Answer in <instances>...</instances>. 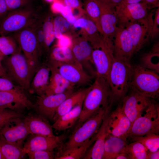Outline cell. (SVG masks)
Listing matches in <instances>:
<instances>
[{
    "mask_svg": "<svg viewBox=\"0 0 159 159\" xmlns=\"http://www.w3.org/2000/svg\"><path fill=\"white\" fill-rule=\"evenodd\" d=\"M83 101L80 115L75 129L103 107L112 101L109 83L104 77L96 76Z\"/></svg>",
    "mask_w": 159,
    "mask_h": 159,
    "instance_id": "cell-1",
    "label": "cell"
},
{
    "mask_svg": "<svg viewBox=\"0 0 159 159\" xmlns=\"http://www.w3.org/2000/svg\"><path fill=\"white\" fill-rule=\"evenodd\" d=\"M133 69L130 60L114 57L108 80L114 102L121 101L127 95L130 87Z\"/></svg>",
    "mask_w": 159,
    "mask_h": 159,
    "instance_id": "cell-2",
    "label": "cell"
},
{
    "mask_svg": "<svg viewBox=\"0 0 159 159\" xmlns=\"http://www.w3.org/2000/svg\"><path fill=\"white\" fill-rule=\"evenodd\" d=\"M112 104L102 107L74 130L68 140L58 148L57 152L79 146L89 140L98 131L108 108Z\"/></svg>",
    "mask_w": 159,
    "mask_h": 159,
    "instance_id": "cell-3",
    "label": "cell"
},
{
    "mask_svg": "<svg viewBox=\"0 0 159 159\" xmlns=\"http://www.w3.org/2000/svg\"><path fill=\"white\" fill-rule=\"evenodd\" d=\"M33 24L13 33V37L18 42L27 62L30 84L42 63L38 55L37 38Z\"/></svg>",
    "mask_w": 159,
    "mask_h": 159,
    "instance_id": "cell-4",
    "label": "cell"
},
{
    "mask_svg": "<svg viewBox=\"0 0 159 159\" xmlns=\"http://www.w3.org/2000/svg\"><path fill=\"white\" fill-rule=\"evenodd\" d=\"M130 88L155 100L159 96V75L141 65L133 66Z\"/></svg>",
    "mask_w": 159,
    "mask_h": 159,
    "instance_id": "cell-5",
    "label": "cell"
},
{
    "mask_svg": "<svg viewBox=\"0 0 159 159\" xmlns=\"http://www.w3.org/2000/svg\"><path fill=\"white\" fill-rule=\"evenodd\" d=\"M38 17L34 10L30 8L9 11L0 21V36L17 32L32 24Z\"/></svg>",
    "mask_w": 159,
    "mask_h": 159,
    "instance_id": "cell-6",
    "label": "cell"
},
{
    "mask_svg": "<svg viewBox=\"0 0 159 159\" xmlns=\"http://www.w3.org/2000/svg\"><path fill=\"white\" fill-rule=\"evenodd\" d=\"M1 62L10 79L28 91L30 85L29 68L24 54L20 52L6 56Z\"/></svg>",
    "mask_w": 159,
    "mask_h": 159,
    "instance_id": "cell-7",
    "label": "cell"
},
{
    "mask_svg": "<svg viewBox=\"0 0 159 159\" xmlns=\"http://www.w3.org/2000/svg\"><path fill=\"white\" fill-rule=\"evenodd\" d=\"M159 106L153 102L141 116L132 124L126 136L127 138L142 136L150 134H159Z\"/></svg>",
    "mask_w": 159,
    "mask_h": 159,
    "instance_id": "cell-8",
    "label": "cell"
},
{
    "mask_svg": "<svg viewBox=\"0 0 159 159\" xmlns=\"http://www.w3.org/2000/svg\"><path fill=\"white\" fill-rule=\"evenodd\" d=\"M92 56L96 69V76L103 77L108 82L110 71L114 59L112 40L103 37L100 45L93 49Z\"/></svg>",
    "mask_w": 159,
    "mask_h": 159,
    "instance_id": "cell-9",
    "label": "cell"
},
{
    "mask_svg": "<svg viewBox=\"0 0 159 159\" xmlns=\"http://www.w3.org/2000/svg\"><path fill=\"white\" fill-rule=\"evenodd\" d=\"M130 89V92L121 100L120 104L122 110L132 125L155 100L133 89Z\"/></svg>",
    "mask_w": 159,
    "mask_h": 159,
    "instance_id": "cell-10",
    "label": "cell"
},
{
    "mask_svg": "<svg viewBox=\"0 0 159 159\" xmlns=\"http://www.w3.org/2000/svg\"><path fill=\"white\" fill-rule=\"evenodd\" d=\"M75 92V90H72L59 94L37 96L33 109L38 115L53 120L59 106Z\"/></svg>",
    "mask_w": 159,
    "mask_h": 159,
    "instance_id": "cell-11",
    "label": "cell"
},
{
    "mask_svg": "<svg viewBox=\"0 0 159 159\" xmlns=\"http://www.w3.org/2000/svg\"><path fill=\"white\" fill-rule=\"evenodd\" d=\"M19 86L9 91H0V108L8 109L23 113L26 109H33L34 104Z\"/></svg>",
    "mask_w": 159,
    "mask_h": 159,
    "instance_id": "cell-12",
    "label": "cell"
},
{
    "mask_svg": "<svg viewBox=\"0 0 159 159\" xmlns=\"http://www.w3.org/2000/svg\"><path fill=\"white\" fill-rule=\"evenodd\" d=\"M117 27L125 28L128 24L143 19L149 10L143 2L132 4L120 3L115 7Z\"/></svg>",
    "mask_w": 159,
    "mask_h": 159,
    "instance_id": "cell-13",
    "label": "cell"
},
{
    "mask_svg": "<svg viewBox=\"0 0 159 159\" xmlns=\"http://www.w3.org/2000/svg\"><path fill=\"white\" fill-rule=\"evenodd\" d=\"M154 14L152 11L146 17L130 23L125 28L130 35L135 53L141 49L149 38Z\"/></svg>",
    "mask_w": 159,
    "mask_h": 159,
    "instance_id": "cell-14",
    "label": "cell"
},
{
    "mask_svg": "<svg viewBox=\"0 0 159 159\" xmlns=\"http://www.w3.org/2000/svg\"><path fill=\"white\" fill-rule=\"evenodd\" d=\"M70 46L74 56L84 71L95 77L96 71L92 66L94 65L92 56L93 49L90 43L83 37H76L72 40Z\"/></svg>",
    "mask_w": 159,
    "mask_h": 159,
    "instance_id": "cell-15",
    "label": "cell"
},
{
    "mask_svg": "<svg viewBox=\"0 0 159 159\" xmlns=\"http://www.w3.org/2000/svg\"><path fill=\"white\" fill-rule=\"evenodd\" d=\"M46 63L49 66L56 68L60 74L75 87L90 86L95 78L87 74L82 67L69 64Z\"/></svg>",
    "mask_w": 159,
    "mask_h": 159,
    "instance_id": "cell-16",
    "label": "cell"
},
{
    "mask_svg": "<svg viewBox=\"0 0 159 159\" xmlns=\"http://www.w3.org/2000/svg\"><path fill=\"white\" fill-rule=\"evenodd\" d=\"M21 119H16L5 125L0 129V133L7 141L24 148L25 141L30 133Z\"/></svg>",
    "mask_w": 159,
    "mask_h": 159,
    "instance_id": "cell-17",
    "label": "cell"
},
{
    "mask_svg": "<svg viewBox=\"0 0 159 159\" xmlns=\"http://www.w3.org/2000/svg\"><path fill=\"white\" fill-rule=\"evenodd\" d=\"M64 135L54 137L39 135L29 134L24 144V149L28 150H47L54 152L62 143Z\"/></svg>",
    "mask_w": 159,
    "mask_h": 159,
    "instance_id": "cell-18",
    "label": "cell"
},
{
    "mask_svg": "<svg viewBox=\"0 0 159 159\" xmlns=\"http://www.w3.org/2000/svg\"><path fill=\"white\" fill-rule=\"evenodd\" d=\"M112 41L114 57L130 60L135 53L127 30L125 28L117 27Z\"/></svg>",
    "mask_w": 159,
    "mask_h": 159,
    "instance_id": "cell-19",
    "label": "cell"
},
{
    "mask_svg": "<svg viewBox=\"0 0 159 159\" xmlns=\"http://www.w3.org/2000/svg\"><path fill=\"white\" fill-rule=\"evenodd\" d=\"M131 126V122L122 110L120 104L114 110H112V107L109 122L110 135L127 138Z\"/></svg>",
    "mask_w": 159,
    "mask_h": 159,
    "instance_id": "cell-20",
    "label": "cell"
},
{
    "mask_svg": "<svg viewBox=\"0 0 159 159\" xmlns=\"http://www.w3.org/2000/svg\"><path fill=\"white\" fill-rule=\"evenodd\" d=\"M111 105L107 110L97 133L93 146L87 150L82 159H102L105 140L109 134V122Z\"/></svg>",
    "mask_w": 159,
    "mask_h": 159,
    "instance_id": "cell-21",
    "label": "cell"
},
{
    "mask_svg": "<svg viewBox=\"0 0 159 159\" xmlns=\"http://www.w3.org/2000/svg\"><path fill=\"white\" fill-rule=\"evenodd\" d=\"M73 25L75 28L81 29L83 37L90 43L93 49L100 45L102 37L95 24L88 17L79 19Z\"/></svg>",
    "mask_w": 159,
    "mask_h": 159,
    "instance_id": "cell-22",
    "label": "cell"
},
{
    "mask_svg": "<svg viewBox=\"0 0 159 159\" xmlns=\"http://www.w3.org/2000/svg\"><path fill=\"white\" fill-rule=\"evenodd\" d=\"M49 67L50 69V75L44 95L59 94L67 90H75V86L64 77L56 68Z\"/></svg>",
    "mask_w": 159,
    "mask_h": 159,
    "instance_id": "cell-23",
    "label": "cell"
},
{
    "mask_svg": "<svg viewBox=\"0 0 159 159\" xmlns=\"http://www.w3.org/2000/svg\"><path fill=\"white\" fill-rule=\"evenodd\" d=\"M50 73V69L47 63L45 62L42 63L32 78L28 91L37 96L44 95Z\"/></svg>",
    "mask_w": 159,
    "mask_h": 159,
    "instance_id": "cell-24",
    "label": "cell"
},
{
    "mask_svg": "<svg viewBox=\"0 0 159 159\" xmlns=\"http://www.w3.org/2000/svg\"><path fill=\"white\" fill-rule=\"evenodd\" d=\"M45 62L60 64H69L82 67L75 58L70 48L68 47L58 46L50 48Z\"/></svg>",
    "mask_w": 159,
    "mask_h": 159,
    "instance_id": "cell-25",
    "label": "cell"
},
{
    "mask_svg": "<svg viewBox=\"0 0 159 159\" xmlns=\"http://www.w3.org/2000/svg\"><path fill=\"white\" fill-rule=\"evenodd\" d=\"M24 122L30 134L39 135L49 137L56 136L53 128L46 119L39 115L29 114L24 117Z\"/></svg>",
    "mask_w": 159,
    "mask_h": 159,
    "instance_id": "cell-26",
    "label": "cell"
},
{
    "mask_svg": "<svg viewBox=\"0 0 159 159\" xmlns=\"http://www.w3.org/2000/svg\"><path fill=\"white\" fill-rule=\"evenodd\" d=\"M83 101L77 104L71 110L54 121L51 125L52 128L55 131H60L65 130L73 126L80 115Z\"/></svg>",
    "mask_w": 159,
    "mask_h": 159,
    "instance_id": "cell-27",
    "label": "cell"
},
{
    "mask_svg": "<svg viewBox=\"0 0 159 159\" xmlns=\"http://www.w3.org/2000/svg\"><path fill=\"white\" fill-rule=\"evenodd\" d=\"M127 144L126 138L109 134L105 141L102 159H115Z\"/></svg>",
    "mask_w": 159,
    "mask_h": 159,
    "instance_id": "cell-28",
    "label": "cell"
},
{
    "mask_svg": "<svg viewBox=\"0 0 159 159\" xmlns=\"http://www.w3.org/2000/svg\"><path fill=\"white\" fill-rule=\"evenodd\" d=\"M90 88V85L75 91L65 100L58 107L53 120L55 121L59 117L71 110L77 104L83 101Z\"/></svg>",
    "mask_w": 159,
    "mask_h": 159,
    "instance_id": "cell-29",
    "label": "cell"
},
{
    "mask_svg": "<svg viewBox=\"0 0 159 159\" xmlns=\"http://www.w3.org/2000/svg\"><path fill=\"white\" fill-rule=\"evenodd\" d=\"M97 132L89 140L79 146L61 152H57L56 155H55L54 159H82L89 149V148L95 141L97 137Z\"/></svg>",
    "mask_w": 159,
    "mask_h": 159,
    "instance_id": "cell-30",
    "label": "cell"
},
{
    "mask_svg": "<svg viewBox=\"0 0 159 159\" xmlns=\"http://www.w3.org/2000/svg\"><path fill=\"white\" fill-rule=\"evenodd\" d=\"M0 149L4 159H23L26 154L23 148L7 141L0 133Z\"/></svg>",
    "mask_w": 159,
    "mask_h": 159,
    "instance_id": "cell-31",
    "label": "cell"
},
{
    "mask_svg": "<svg viewBox=\"0 0 159 159\" xmlns=\"http://www.w3.org/2000/svg\"><path fill=\"white\" fill-rule=\"evenodd\" d=\"M149 152L140 142L133 141L127 144L122 152L126 153L130 159H148Z\"/></svg>",
    "mask_w": 159,
    "mask_h": 159,
    "instance_id": "cell-32",
    "label": "cell"
},
{
    "mask_svg": "<svg viewBox=\"0 0 159 159\" xmlns=\"http://www.w3.org/2000/svg\"><path fill=\"white\" fill-rule=\"evenodd\" d=\"M84 6L87 17L95 24L102 36L100 22V11L98 4L95 0H84Z\"/></svg>",
    "mask_w": 159,
    "mask_h": 159,
    "instance_id": "cell-33",
    "label": "cell"
},
{
    "mask_svg": "<svg viewBox=\"0 0 159 159\" xmlns=\"http://www.w3.org/2000/svg\"><path fill=\"white\" fill-rule=\"evenodd\" d=\"M127 139L131 141H137L142 143L151 152L159 150V135L158 134H150L142 136H132Z\"/></svg>",
    "mask_w": 159,
    "mask_h": 159,
    "instance_id": "cell-34",
    "label": "cell"
},
{
    "mask_svg": "<svg viewBox=\"0 0 159 159\" xmlns=\"http://www.w3.org/2000/svg\"><path fill=\"white\" fill-rule=\"evenodd\" d=\"M0 50L6 56L21 52L18 42L13 37L0 36Z\"/></svg>",
    "mask_w": 159,
    "mask_h": 159,
    "instance_id": "cell-35",
    "label": "cell"
},
{
    "mask_svg": "<svg viewBox=\"0 0 159 159\" xmlns=\"http://www.w3.org/2000/svg\"><path fill=\"white\" fill-rule=\"evenodd\" d=\"M159 42H158L153 47L151 51L145 54L141 59V66L153 70L158 74L159 72V63H157L153 58L159 56Z\"/></svg>",
    "mask_w": 159,
    "mask_h": 159,
    "instance_id": "cell-36",
    "label": "cell"
},
{
    "mask_svg": "<svg viewBox=\"0 0 159 159\" xmlns=\"http://www.w3.org/2000/svg\"><path fill=\"white\" fill-rule=\"evenodd\" d=\"M35 32L37 45L38 55L41 59L44 55L45 37L44 32L42 20L38 16L33 24Z\"/></svg>",
    "mask_w": 159,
    "mask_h": 159,
    "instance_id": "cell-37",
    "label": "cell"
},
{
    "mask_svg": "<svg viewBox=\"0 0 159 159\" xmlns=\"http://www.w3.org/2000/svg\"><path fill=\"white\" fill-rule=\"evenodd\" d=\"M44 20L42 23V26L45 37L44 54L47 56L50 49V47L56 37L53 21L52 22L48 18Z\"/></svg>",
    "mask_w": 159,
    "mask_h": 159,
    "instance_id": "cell-38",
    "label": "cell"
},
{
    "mask_svg": "<svg viewBox=\"0 0 159 159\" xmlns=\"http://www.w3.org/2000/svg\"><path fill=\"white\" fill-rule=\"evenodd\" d=\"M24 117L22 113L17 112L8 109H4L0 111V129L10 122L18 118Z\"/></svg>",
    "mask_w": 159,
    "mask_h": 159,
    "instance_id": "cell-39",
    "label": "cell"
},
{
    "mask_svg": "<svg viewBox=\"0 0 159 159\" xmlns=\"http://www.w3.org/2000/svg\"><path fill=\"white\" fill-rule=\"evenodd\" d=\"M53 22L55 37L59 39L63 35L62 33L68 29L70 24L64 17L60 16L56 17Z\"/></svg>",
    "mask_w": 159,
    "mask_h": 159,
    "instance_id": "cell-40",
    "label": "cell"
},
{
    "mask_svg": "<svg viewBox=\"0 0 159 159\" xmlns=\"http://www.w3.org/2000/svg\"><path fill=\"white\" fill-rule=\"evenodd\" d=\"M30 159H54V152L47 150H28L26 151Z\"/></svg>",
    "mask_w": 159,
    "mask_h": 159,
    "instance_id": "cell-41",
    "label": "cell"
},
{
    "mask_svg": "<svg viewBox=\"0 0 159 159\" xmlns=\"http://www.w3.org/2000/svg\"><path fill=\"white\" fill-rule=\"evenodd\" d=\"M8 11L22 8L29 4L30 0H5Z\"/></svg>",
    "mask_w": 159,
    "mask_h": 159,
    "instance_id": "cell-42",
    "label": "cell"
},
{
    "mask_svg": "<svg viewBox=\"0 0 159 159\" xmlns=\"http://www.w3.org/2000/svg\"><path fill=\"white\" fill-rule=\"evenodd\" d=\"M154 14V17L149 37L151 39L156 38L159 35V7L157 8Z\"/></svg>",
    "mask_w": 159,
    "mask_h": 159,
    "instance_id": "cell-43",
    "label": "cell"
},
{
    "mask_svg": "<svg viewBox=\"0 0 159 159\" xmlns=\"http://www.w3.org/2000/svg\"><path fill=\"white\" fill-rule=\"evenodd\" d=\"M19 86L9 79L0 77V91L11 90Z\"/></svg>",
    "mask_w": 159,
    "mask_h": 159,
    "instance_id": "cell-44",
    "label": "cell"
},
{
    "mask_svg": "<svg viewBox=\"0 0 159 159\" xmlns=\"http://www.w3.org/2000/svg\"><path fill=\"white\" fill-rule=\"evenodd\" d=\"M65 19L71 24H73L76 21V19L73 15L72 9L70 7L64 6L60 12Z\"/></svg>",
    "mask_w": 159,
    "mask_h": 159,
    "instance_id": "cell-45",
    "label": "cell"
},
{
    "mask_svg": "<svg viewBox=\"0 0 159 159\" xmlns=\"http://www.w3.org/2000/svg\"><path fill=\"white\" fill-rule=\"evenodd\" d=\"M64 4L72 9H80L82 4L80 0H62Z\"/></svg>",
    "mask_w": 159,
    "mask_h": 159,
    "instance_id": "cell-46",
    "label": "cell"
},
{
    "mask_svg": "<svg viewBox=\"0 0 159 159\" xmlns=\"http://www.w3.org/2000/svg\"><path fill=\"white\" fill-rule=\"evenodd\" d=\"M8 12L5 0H0V21Z\"/></svg>",
    "mask_w": 159,
    "mask_h": 159,
    "instance_id": "cell-47",
    "label": "cell"
},
{
    "mask_svg": "<svg viewBox=\"0 0 159 159\" xmlns=\"http://www.w3.org/2000/svg\"><path fill=\"white\" fill-rule=\"evenodd\" d=\"M59 39V46L61 47H69L71 45L72 40L67 36L63 35Z\"/></svg>",
    "mask_w": 159,
    "mask_h": 159,
    "instance_id": "cell-48",
    "label": "cell"
},
{
    "mask_svg": "<svg viewBox=\"0 0 159 159\" xmlns=\"http://www.w3.org/2000/svg\"><path fill=\"white\" fill-rule=\"evenodd\" d=\"M149 10L159 7V0H143Z\"/></svg>",
    "mask_w": 159,
    "mask_h": 159,
    "instance_id": "cell-49",
    "label": "cell"
},
{
    "mask_svg": "<svg viewBox=\"0 0 159 159\" xmlns=\"http://www.w3.org/2000/svg\"><path fill=\"white\" fill-rule=\"evenodd\" d=\"M105 3L112 7L115 8V6L119 4L122 0H98Z\"/></svg>",
    "mask_w": 159,
    "mask_h": 159,
    "instance_id": "cell-50",
    "label": "cell"
},
{
    "mask_svg": "<svg viewBox=\"0 0 159 159\" xmlns=\"http://www.w3.org/2000/svg\"><path fill=\"white\" fill-rule=\"evenodd\" d=\"M0 77L10 80L1 62H0Z\"/></svg>",
    "mask_w": 159,
    "mask_h": 159,
    "instance_id": "cell-51",
    "label": "cell"
},
{
    "mask_svg": "<svg viewBox=\"0 0 159 159\" xmlns=\"http://www.w3.org/2000/svg\"><path fill=\"white\" fill-rule=\"evenodd\" d=\"M159 159V150L156 152H149L148 159Z\"/></svg>",
    "mask_w": 159,
    "mask_h": 159,
    "instance_id": "cell-52",
    "label": "cell"
},
{
    "mask_svg": "<svg viewBox=\"0 0 159 159\" xmlns=\"http://www.w3.org/2000/svg\"><path fill=\"white\" fill-rule=\"evenodd\" d=\"M64 6L62 4L58 3H54L53 6L54 9L56 11L61 12Z\"/></svg>",
    "mask_w": 159,
    "mask_h": 159,
    "instance_id": "cell-53",
    "label": "cell"
},
{
    "mask_svg": "<svg viewBox=\"0 0 159 159\" xmlns=\"http://www.w3.org/2000/svg\"><path fill=\"white\" fill-rule=\"evenodd\" d=\"M115 159H130V158L126 153L122 152L117 155Z\"/></svg>",
    "mask_w": 159,
    "mask_h": 159,
    "instance_id": "cell-54",
    "label": "cell"
},
{
    "mask_svg": "<svg viewBox=\"0 0 159 159\" xmlns=\"http://www.w3.org/2000/svg\"><path fill=\"white\" fill-rule=\"evenodd\" d=\"M143 1V0H122L121 3L126 4H132L139 3Z\"/></svg>",
    "mask_w": 159,
    "mask_h": 159,
    "instance_id": "cell-55",
    "label": "cell"
},
{
    "mask_svg": "<svg viewBox=\"0 0 159 159\" xmlns=\"http://www.w3.org/2000/svg\"><path fill=\"white\" fill-rule=\"evenodd\" d=\"M5 57L0 50V62H1Z\"/></svg>",
    "mask_w": 159,
    "mask_h": 159,
    "instance_id": "cell-56",
    "label": "cell"
},
{
    "mask_svg": "<svg viewBox=\"0 0 159 159\" xmlns=\"http://www.w3.org/2000/svg\"><path fill=\"white\" fill-rule=\"evenodd\" d=\"M0 159H4V158L2 155L0 149Z\"/></svg>",
    "mask_w": 159,
    "mask_h": 159,
    "instance_id": "cell-57",
    "label": "cell"
},
{
    "mask_svg": "<svg viewBox=\"0 0 159 159\" xmlns=\"http://www.w3.org/2000/svg\"><path fill=\"white\" fill-rule=\"evenodd\" d=\"M4 109H1L0 108V111Z\"/></svg>",
    "mask_w": 159,
    "mask_h": 159,
    "instance_id": "cell-58",
    "label": "cell"
}]
</instances>
